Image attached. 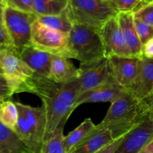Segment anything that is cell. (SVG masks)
Wrapping results in <instances>:
<instances>
[{
	"instance_id": "603a6c76",
	"label": "cell",
	"mask_w": 153,
	"mask_h": 153,
	"mask_svg": "<svg viewBox=\"0 0 153 153\" xmlns=\"http://www.w3.org/2000/svg\"><path fill=\"white\" fill-rule=\"evenodd\" d=\"M18 120V110L15 102L10 100L3 102L0 108V121L14 131Z\"/></svg>"
},
{
	"instance_id": "e575fe53",
	"label": "cell",
	"mask_w": 153,
	"mask_h": 153,
	"mask_svg": "<svg viewBox=\"0 0 153 153\" xmlns=\"http://www.w3.org/2000/svg\"><path fill=\"white\" fill-rule=\"evenodd\" d=\"M4 7L0 6V24H4Z\"/></svg>"
},
{
	"instance_id": "74e56055",
	"label": "cell",
	"mask_w": 153,
	"mask_h": 153,
	"mask_svg": "<svg viewBox=\"0 0 153 153\" xmlns=\"http://www.w3.org/2000/svg\"><path fill=\"white\" fill-rule=\"evenodd\" d=\"M6 99H7V98H6V97H0V108H1V104H2V103H3V102L5 101Z\"/></svg>"
},
{
	"instance_id": "6da1fadb",
	"label": "cell",
	"mask_w": 153,
	"mask_h": 153,
	"mask_svg": "<svg viewBox=\"0 0 153 153\" xmlns=\"http://www.w3.org/2000/svg\"><path fill=\"white\" fill-rule=\"evenodd\" d=\"M79 91V78L61 84L34 73L28 93L40 97L44 106L46 116V137L58 128H64L68 118L76 108V100Z\"/></svg>"
},
{
	"instance_id": "8fae6325",
	"label": "cell",
	"mask_w": 153,
	"mask_h": 153,
	"mask_svg": "<svg viewBox=\"0 0 153 153\" xmlns=\"http://www.w3.org/2000/svg\"><path fill=\"white\" fill-rule=\"evenodd\" d=\"M110 74L119 85L128 88L133 82L140 58L131 56L111 55L108 57Z\"/></svg>"
},
{
	"instance_id": "7402d4cb",
	"label": "cell",
	"mask_w": 153,
	"mask_h": 153,
	"mask_svg": "<svg viewBox=\"0 0 153 153\" xmlns=\"http://www.w3.org/2000/svg\"><path fill=\"white\" fill-rule=\"evenodd\" d=\"M34 13L37 16H54L67 7L69 0H33Z\"/></svg>"
},
{
	"instance_id": "d6a6232c",
	"label": "cell",
	"mask_w": 153,
	"mask_h": 153,
	"mask_svg": "<svg viewBox=\"0 0 153 153\" xmlns=\"http://www.w3.org/2000/svg\"><path fill=\"white\" fill-rule=\"evenodd\" d=\"M138 153H153V140L146 145Z\"/></svg>"
},
{
	"instance_id": "ac0fdd59",
	"label": "cell",
	"mask_w": 153,
	"mask_h": 153,
	"mask_svg": "<svg viewBox=\"0 0 153 153\" xmlns=\"http://www.w3.org/2000/svg\"><path fill=\"white\" fill-rule=\"evenodd\" d=\"M79 78V70L69 58L52 55L50 79L57 83H67Z\"/></svg>"
},
{
	"instance_id": "f35d334b",
	"label": "cell",
	"mask_w": 153,
	"mask_h": 153,
	"mask_svg": "<svg viewBox=\"0 0 153 153\" xmlns=\"http://www.w3.org/2000/svg\"><path fill=\"white\" fill-rule=\"evenodd\" d=\"M0 6H2V7H7L4 0H0Z\"/></svg>"
},
{
	"instance_id": "9a60e30c",
	"label": "cell",
	"mask_w": 153,
	"mask_h": 153,
	"mask_svg": "<svg viewBox=\"0 0 153 153\" xmlns=\"http://www.w3.org/2000/svg\"><path fill=\"white\" fill-rule=\"evenodd\" d=\"M120 26L131 56L143 58V45L134 25V12H120L117 14Z\"/></svg>"
},
{
	"instance_id": "5bb4252c",
	"label": "cell",
	"mask_w": 153,
	"mask_h": 153,
	"mask_svg": "<svg viewBox=\"0 0 153 153\" xmlns=\"http://www.w3.org/2000/svg\"><path fill=\"white\" fill-rule=\"evenodd\" d=\"M140 100H145L153 93V59L143 57L139 62L137 75L126 88Z\"/></svg>"
},
{
	"instance_id": "484cf974",
	"label": "cell",
	"mask_w": 153,
	"mask_h": 153,
	"mask_svg": "<svg viewBox=\"0 0 153 153\" xmlns=\"http://www.w3.org/2000/svg\"><path fill=\"white\" fill-rule=\"evenodd\" d=\"M134 17L143 23L153 26V3L144 4L134 12Z\"/></svg>"
},
{
	"instance_id": "4fadbf2b",
	"label": "cell",
	"mask_w": 153,
	"mask_h": 153,
	"mask_svg": "<svg viewBox=\"0 0 153 153\" xmlns=\"http://www.w3.org/2000/svg\"><path fill=\"white\" fill-rule=\"evenodd\" d=\"M125 88L119 85L110 75L108 80L100 86L79 94L76 100V108L84 103H112L122 95Z\"/></svg>"
},
{
	"instance_id": "3957f363",
	"label": "cell",
	"mask_w": 153,
	"mask_h": 153,
	"mask_svg": "<svg viewBox=\"0 0 153 153\" xmlns=\"http://www.w3.org/2000/svg\"><path fill=\"white\" fill-rule=\"evenodd\" d=\"M18 120L14 131L23 142L28 153H41L46 138V116L44 106L31 107L15 102Z\"/></svg>"
},
{
	"instance_id": "e0dca14e",
	"label": "cell",
	"mask_w": 153,
	"mask_h": 153,
	"mask_svg": "<svg viewBox=\"0 0 153 153\" xmlns=\"http://www.w3.org/2000/svg\"><path fill=\"white\" fill-rule=\"evenodd\" d=\"M115 140L108 129L98 125L71 153H96Z\"/></svg>"
},
{
	"instance_id": "30bf717a",
	"label": "cell",
	"mask_w": 153,
	"mask_h": 153,
	"mask_svg": "<svg viewBox=\"0 0 153 153\" xmlns=\"http://www.w3.org/2000/svg\"><path fill=\"white\" fill-rule=\"evenodd\" d=\"M153 140V119L149 116L126 134L114 153H138Z\"/></svg>"
},
{
	"instance_id": "d590c367",
	"label": "cell",
	"mask_w": 153,
	"mask_h": 153,
	"mask_svg": "<svg viewBox=\"0 0 153 153\" xmlns=\"http://www.w3.org/2000/svg\"><path fill=\"white\" fill-rule=\"evenodd\" d=\"M0 76H4V71H3L2 59H1V51H0Z\"/></svg>"
},
{
	"instance_id": "4316f807",
	"label": "cell",
	"mask_w": 153,
	"mask_h": 153,
	"mask_svg": "<svg viewBox=\"0 0 153 153\" xmlns=\"http://www.w3.org/2000/svg\"><path fill=\"white\" fill-rule=\"evenodd\" d=\"M134 25L143 46L146 42L153 38V26L146 25L135 18H134Z\"/></svg>"
},
{
	"instance_id": "d6986e66",
	"label": "cell",
	"mask_w": 153,
	"mask_h": 153,
	"mask_svg": "<svg viewBox=\"0 0 153 153\" xmlns=\"http://www.w3.org/2000/svg\"><path fill=\"white\" fill-rule=\"evenodd\" d=\"M0 153H28L19 136L0 121Z\"/></svg>"
},
{
	"instance_id": "7a4b0ae2",
	"label": "cell",
	"mask_w": 153,
	"mask_h": 153,
	"mask_svg": "<svg viewBox=\"0 0 153 153\" xmlns=\"http://www.w3.org/2000/svg\"><path fill=\"white\" fill-rule=\"evenodd\" d=\"M150 116L149 105L125 88L122 95L111 104L103 120L98 124L111 132L114 140L125 136Z\"/></svg>"
},
{
	"instance_id": "f546056e",
	"label": "cell",
	"mask_w": 153,
	"mask_h": 153,
	"mask_svg": "<svg viewBox=\"0 0 153 153\" xmlns=\"http://www.w3.org/2000/svg\"><path fill=\"white\" fill-rule=\"evenodd\" d=\"M13 93L4 76H0V97L6 98L12 97Z\"/></svg>"
},
{
	"instance_id": "cb8c5ba5",
	"label": "cell",
	"mask_w": 153,
	"mask_h": 153,
	"mask_svg": "<svg viewBox=\"0 0 153 153\" xmlns=\"http://www.w3.org/2000/svg\"><path fill=\"white\" fill-rule=\"evenodd\" d=\"M64 128H58L53 134L46 137L41 153H67L63 145L64 137Z\"/></svg>"
},
{
	"instance_id": "1f68e13d",
	"label": "cell",
	"mask_w": 153,
	"mask_h": 153,
	"mask_svg": "<svg viewBox=\"0 0 153 153\" xmlns=\"http://www.w3.org/2000/svg\"><path fill=\"white\" fill-rule=\"evenodd\" d=\"M143 56L149 59H153V38L143 46Z\"/></svg>"
},
{
	"instance_id": "ba28073f",
	"label": "cell",
	"mask_w": 153,
	"mask_h": 153,
	"mask_svg": "<svg viewBox=\"0 0 153 153\" xmlns=\"http://www.w3.org/2000/svg\"><path fill=\"white\" fill-rule=\"evenodd\" d=\"M37 19V15L21 11L10 7L4 10V25L13 47L20 52L31 44L32 25Z\"/></svg>"
},
{
	"instance_id": "7c38bea8",
	"label": "cell",
	"mask_w": 153,
	"mask_h": 153,
	"mask_svg": "<svg viewBox=\"0 0 153 153\" xmlns=\"http://www.w3.org/2000/svg\"><path fill=\"white\" fill-rule=\"evenodd\" d=\"M78 70L80 81L79 94L100 86L111 75L107 58L90 64H80Z\"/></svg>"
},
{
	"instance_id": "d4e9b609",
	"label": "cell",
	"mask_w": 153,
	"mask_h": 153,
	"mask_svg": "<svg viewBox=\"0 0 153 153\" xmlns=\"http://www.w3.org/2000/svg\"><path fill=\"white\" fill-rule=\"evenodd\" d=\"M118 12H134L141 7L142 4L137 0H107Z\"/></svg>"
},
{
	"instance_id": "2e32d148",
	"label": "cell",
	"mask_w": 153,
	"mask_h": 153,
	"mask_svg": "<svg viewBox=\"0 0 153 153\" xmlns=\"http://www.w3.org/2000/svg\"><path fill=\"white\" fill-rule=\"evenodd\" d=\"M22 61L35 73L50 78L52 55L37 49L33 45L23 48L19 52Z\"/></svg>"
},
{
	"instance_id": "83f0119b",
	"label": "cell",
	"mask_w": 153,
	"mask_h": 153,
	"mask_svg": "<svg viewBox=\"0 0 153 153\" xmlns=\"http://www.w3.org/2000/svg\"><path fill=\"white\" fill-rule=\"evenodd\" d=\"M4 1L7 7H10L21 11L35 13L33 0H4Z\"/></svg>"
},
{
	"instance_id": "52a82bcc",
	"label": "cell",
	"mask_w": 153,
	"mask_h": 153,
	"mask_svg": "<svg viewBox=\"0 0 153 153\" xmlns=\"http://www.w3.org/2000/svg\"><path fill=\"white\" fill-rule=\"evenodd\" d=\"M31 44L52 55L74 58L69 34L52 29L36 20L31 29Z\"/></svg>"
},
{
	"instance_id": "9c48e42d",
	"label": "cell",
	"mask_w": 153,
	"mask_h": 153,
	"mask_svg": "<svg viewBox=\"0 0 153 153\" xmlns=\"http://www.w3.org/2000/svg\"><path fill=\"white\" fill-rule=\"evenodd\" d=\"M99 34L104 46L106 58L111 55L131 56L123 35L117 15L106 21L99 29Z\"/></svg>"
},
{
	"instance_id": "4dcf8cb0",
	"label": "cell",
	"mask_w": 153,
	"mask_h": 153,
	"mask_svg": "<svg viewBox=\"0 0 153 153\" xmlns=\"http://www.w3.org/2000/svg\"><path fill=\"white\" fill-rule=\"evenodd\" d=\"M125 136H123V137H120V138L116 139V140H114L113 142L109 143L108 145H107V146H105V147H103L102 149H101L100 151H98V152L96 153H114L115 152V150L117 149L118 146H120V144L121 142L123 141V140L124 139Z\"/></svg>"
},
{
	"instance_id": "f1b7e54d",
	"label": "cell",
	"mask_w": 153,
	"mask_h": 153,
	"mask_svg": "<svg viewBox=\"0 0 153 153\" xmlns=\"http://www.w3.org/2000/svg\"><path fill=\"white\" fill-rule=\"evenodd\" d=\"M13 47L4 24H0V50Z\"/></svg>"
},
{
	"instance_id": "5b68a950",
	"label": "cell",
	"mask_w": 153,
	"mask_h": 153,
	"mask_svg": "<svg viewBox=\"0 0 153 153\" xmlns=\"http://www.w3.org/2000/svg\"><path fill=\"white\" fill-rule=\"evenodd\" d=\"M67 11L72 22L100 27L118 12L107 0H69Z\"/></svg>"
},
{
	"instance_id": "44dd1931",
	"label": "cell",
	"mask_w": 153,
	"mask_h": 153,
	"mask_svg": "<svg viewBox=\"0 0 153 153\" xmlns=\"http://www.w3.org/2000/svg\"><path fill=\"white\" fill-rule=\"evenodd\" d=\"M37 20L48 28L66 34H70L73 28V22L67 13V8L58 15L37 16Z\"/></svg>"
},
{
	"instance_id": "8992f818",
	"label": "cell",
	"mask_w": 153,
	"mask_h": 153,
	"mask_svg": "<svg viewBox=\"0 0 153 153\" xmlns=\"http://www.w3.org/2000/svg\"><path fill=\"white\" fill-rule=\"evenodd\" d=\"M1 51L3 71L7 83L13 94L28 93L30 84L35 72L33 71L23 61L14 47Z\"/></svg>"
},
{
	"instance_id": "ffe728a7",
	"label": "cell",
	"mask_w": 153,
	"mask_h": 153,
	"mask_svg": "<svg viewBox=\"0 0 153 153\" xmlns=\"http://www.w3.org/2000/svg\"><path fill=\"white\" fill-rule=\"evenodd\" d=\"M96 126L91 118H87L77 128L64 136L63 145L66 152L67 153L73 152L76 146L96 128Z\"/></svg>"
},
{
	"instance_id": "8d00e7d4",
	"label": "cell",
	"mask_w": 153,
	"mask_h": 153,
	"mask_svg": "<svg viewBox=\"0 0 153 153\" xmlns=\"http://www.w3.org/2000/svg\"><path fill=\"white\" fill-rule=\"evenodd\" d=\"M142 5H144V4H150V3H153V0H141Z\"/></svg>"
},
{
	"instance_id": "277c9868",
	"label": "cell",
	"mask_w": 153,
	"mask_h": 153,
	"mask_svg": "<svg viewBox=\"0 0 153 153\" xmlns=\"http://www.w3.org/2000/svg\"><path fill=\"white\" fill-rule=\"evenodd\" d=\"M74 59L80 64H90L105 58L99 29L84 24L73 23L69 34Z\"/></svg>"
},
{
	"instance_id": "836d02e7",
	"label": "cell",
	"mask_w": 153,
	"mask_h": 153,
	"mask_svg": "<svg viewBox=\"0 0 153 153\" xmlns=\"http://www.w3.org/2000/svg\"><path fill=\"white\" fill-rule=\"evenodd\" d=\"M145 101L149 105V109H150V116L153 119V93L150 97H149L147 99L145 100Z\"/></svg>"
}]
</instances>
